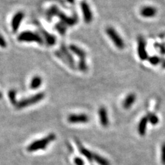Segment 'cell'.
<instances>
[{"mask_svg":"<svg viewBox=\"0 0 165 165\" xmlns=\"http://www.w3.org/2000/svg\"><path fill=\"white\" fill-rule=\"evenodd\" d=\"M56 139V135L54 134H49L48 136L43 138L41 140H38L32 143L30 145L27 147V150L30 152H33L38 151V150L45 149L51 142L54 141Z\"/></svg>","mask_w":165,"mask_h":165,"instance_id":"6da1fadb","label":"cell"},{"mask_svg":"<svg viewBox=\"0 0 165 165\" xmlns=\"http://www.w3.org/2000/svg\"><path fill=\"white\" fill-rule=\"evenodd\" d=\"M44 98L45 94L43 93V92H39V93L34 95V96H30L27 98H25V99L19 101V102H17L15 106L17 109H22L26 108V107L33 105L34 104L40 102V101L42 100Z\"/></svg>","mask_w":165,"mask_h":165,"instance_id":"7a4b0ae2","label":"cell"},{"mask_svg":"<svg viewBox=\"0 0 165 165\" xmlns=\"http://www.w3.org/2000/svg\"><path fill=\"white\" fill-rule=\"evenodd\" d=\"M18 40L24 42H37L41 44L43 43V40L39 34L30 31L23 32L19 35Z\"/></svg>","mask_w":165,"mask_h":165,"instance_id":"3957f363","label":"cell"},{"mask_svg":"<svg viewBox=\"0 0 165 165\" xmlns=\"http://www.w3.org/2000/svg\"><path fill=\"white\" fill-rule=\"evenodd\" d=\"M106 33L110 39L114 43L116 47L120 49V50H123L124 48V46H125V44H124V42L122 39V37H120L117 32L113 28L108 27L106 29Z\"/></svg>","mask_w":165,"mask_h":165,"instance_id":"277c9868","label":"cell"},{"mask_svg":"<svg viewBox=\"0 0 165 165\" xmlns=\"http://www.w3.org/2000/svg\"><path fill=\"white\" fill-rule=\"evenodd\" d=\"M138 54L141 60L144 61L148 59V54L146 50V42L141 36L138 38Z\"/></svg>","mask_w":165,"mask_h":165,"instance_id":"5b68a950","label":"cell"},{"mask_svg":"<svg viewBox=\"0 0 165 165\" xmlns=\"http://www.w3.org/2000/svg\"><path fill=\"white\" fill-rule=\"evenodd\" d=\"M81 8L84 20H85V23L86 24H90L92 19H93V14H92V10L88 4L85 2H81Z\"/></svg>","mask_w":165,"mask_h":165,"instance_id":"8992f818","label":"cell"},{"mask_svg":"<svg viewBox=\"0 0 165 165\" xmlns=\"http://www.w3.org/2000/svg\"><path fill=\"white\" fill-rule=\"evenodd\" d=\"M57 16H58V17H59L63 24H65L66 26H69L76 24L78 22V17L77 15H74L72 17H68L60 10H59V12L57 13Z\"/></svg>","mask_w":165,"mask_h":165,"instance_id":"52a82bcc","label":"cell"},{"mask_svg":"<svg viewBox=\"0 0 165 165\" xmlns=\"http://www.w3.org/2000/svg\"><path fill=\"white\" fill-rule=\"evenodd\" d=\"M68 120L70 123H88L89 118L86 114H71L68 118Z\"/></svg>","mask_w":165,"mask_h":165,"instance_id":"ba28073f","label":"cell"},{"mask_svg":"<svg viewBox=\"0 0 165 165\" xmlns=\"http://www.w3.org/2000/svg\"><path fill=\"white\" fill-rule=\"evenodd\" d=\"M60 51L61 53L63 56L65 57V59L67 60L68 62V65H69V67L72 69L75 68V63L73 57H72V54L69 53V51L68 49L66 48V46L64 44H62L60 48Z\"/></svg>","mask_w":165,"mask_h":165,"instance_id":"9c48e42d","label":"cell"},{"mask_svg":"<svg viewBox=\"0 0 165 165\" xmlns=\"http://www.w3.org/2000/svg\"><path fill=\"white\" fill-rule=\"evenodd\" d=\"M24 13L23 12H19L17 13L13 17V18L12 19V23H11V25H12V28L13 31L14 33H16V32L18 30L20 24H21V22L24 19Z\"/></svg>","mask_w":165,"mask_h":165,"instance_id":"30bf717a","label":"cell"},{"mask_svg":"<svg viewBox=\"0 0 165 165\" xmlns=\"http://www.w3.org/2000/svg\"><path fill=\"white\" fill-rule=\"evenodd\" d=\"M157 12L158 10L155 7L145 6L140 10V14L145 18H151L156 15Z\"/></svg>","mask_w":165,"mask_h":165,"instance_id":"8fae6325","label":"cell"},{"mask_svg":"<svg viewBox=\"0 0 165 165\" xmlns=\"http://www.w3.org/2000/svg\"><path fill=\"white\" fill-rule=\"evenodd\" d=\"M98 116L100 118V122L101 124L103 127H108L109 124V119L108 116V112H107V109L104 107H101V108L98 109Z\"/></svg>","mask_w":165,"mask_h":165,"instance_id":"7c38bea8","label":"cell"},{"mask_svg":"<svg viewBox=\"0 0 165 165\" xmlns=\"http://www.w3.org/2000/svg\"><path fill=\"white\" fill-rule=\"evenodd\" d=\"M76 143H77V145L78 146V148L79 149V151L85 157L88 159L89 161H92L93 160V155L94 153H92L91 151H89V150L85 149L81 144L80 142L77 140L76 139Z\"/></svg>","mask_w":165,"mask_h":165,"instance_id":"4fadbf2b","label":"cell"},{"mask_svg":"<svg viewBox=\"0 0 165 165\" xmlns=\"http://www.w3.org/2000/svg\"><path fill=\"white\" fill-rule=\"evenodd\" d=\"M40 31H41V33H42L43 37H44V39L46 43H47L48 45L52 46V45H54L55 43H56V41H57L56 37L53 36V34H50V33H48L47 31H45L42 28H40Z\"/></svg>","mask_w":165,"mask_h":165,"instance_id":"5bb4252c","label":"cell"},{"mask_svg":"<svg viewBox=\"0 0 165 165\" xmlns=\"http://www.w3.org/2000/svg\"><path fill=\"white\" fill-rule=\"evenodd\" d=\"M69 50H70L72 53H73L74 54H76L77 57H79L80 59H85L86 53L81 48L78 47L76 45H70L69 46Z\"/></svg>","mask_w":165,"mask_h":165,"instance_id":"9a60e30c","label":"cell"},{"mask_svg":"<svg viewBox=\"0 0 165 165\" xmlns=\"http://www.w3.org/2000/svg\"><path fill=\"white\" fill-rule=\"evenodd\" d=\"M148 122H149L148 118H147V116H144L141 118L140 123L138 124V131L139 134L140 136H144L145 134L147 125Z\"/></svg>","mask_w":165,"mask_h":165,"instance_id":"2e32d148","label":"cell"},{"mask_svg":"<svg viewBox=\"0 0 165 165\" xmlns=\"http://www.w3.org/2000/svg\"><path fill=\"white\" fill-rule=\"evenodd\" d=\"M136 99V95L134 94L133 93L129 94L124 100L123 108L124 109H129L131 108L133 105V104L135 103Z\"/></svg>","mask_w":165,"mask_h":165,"instance_id":"e0dca14e","label":"cell"},{"mask_svg":"<svg viewBox=\"0 0 165 165\" xmlns=\"http://www.w3.org/2000/svg\"><path fill=\"white\" fill-rule=\"evenodd\" d=\"M42 84V79L39 76H34L31 80L30 87L32 89H38Z\"/></svg>","mask_w":165,"mask_h":165,"instance_id":"ac0fdd59","label":"cell"},{"mask_svg":"<svg viewBox=\"0 0 165 165\" xmlns=\"http://www.w3.org/2000/svg\"><path fill=\"white\" fill-rule=\"evenodd\" d=\"M93 160L96 162L99 165H110L109 162L107 160V159L104 158L102 156L96 154V153H94Z\"/></svg>","mask_w":165,"mask_h":165,"instance_id":"d6986e66","label":"cell"},{"mask_svg":"<svg viewBox=\"0 0 165 165\" xmlns=\"http://www.w3.org/2000/svg\"><path fill=\"white\" fill-rule=\"evenodd\" d=\"M56 29L57 30V31L59 32L60 34L64 35L66 33V31H67V26L65 24H63V22H61L59 24H57L56 25Z\"/></svg>","mask_w":165,"mask_h":165,"instance_id":"ffe728a7","label":"cell"},{"mask_svg":"<svg viewBox=\"0 0 165 165\" xmlns=\"http://www.w3.org/2000/svg\"><path fill=\"white\" fill-rule=\"evenodd\" d=\"M147 118H148L149 122L153 124V125H155L159 123V119L157 116L154 114H151V113H149V114H147Z\"/></svg>","mask_w":165,"mask_h":165,"instance_id":"44dd1931","label":"cell"},{"mask_svg":"<svg viewBox=\"0 0 165 165\" xmlns=\"http://www.w3.org/2000/svg\"><path fill=\"white\" fill-rule=\"evenodd\" d=\"M8 97H9V99L10 103L14 105H16L17 103V98H16V91L14 89H11L8 93Z\"/></svg>","mask_w":165,"mask_h":165,"instance_id":"7402d4cb","label":"cell"},{"mask_svg":"<svg viewBox=\"0 0 165 165\" xmlns=\"http://www.w3.org/2000/svg\"><path fill=\"white\" fill-rule=\"evenodd\" d=\"M59 8H58L57 6H52L50 9L48 10L47 12V16L49 19H51L52 17H53L54 16L57 15V13L59 12Z\"/></svg>","mask_w":165,"mask_h":165,"instance_id":"603a6c76","label":"cell"},{"mask_svg":"<svg viewBox=\"0 0 165 165\" xmlns=\"http://www.w3.org/2000/svg\"><path fill=\"white\" fill-rule=\"evenodd\" d=\"M79 69L82 72H86L88 70V65H87L85 59H80L79 62Z\"/></svg>","mask_w":165,"mask_h":165,"instance_id":"cb8c5ba5","label":"cell"},{"mask_svg":"<svg viewBox=\"0 0 165 165\" xmlns=\"http://www.w3.org/2000/svg\"><path fill=\"white\" fill-rule=\"evenodd\" d=\"M149 62L153 65H158V63L160 62V58H159L157 56L151 57L149 58Z\"/></svg>","mask_w":165,"mask_h":165,"instance_id":"d4e9b609","label":"cell"},{"mask_svg":"<svg viewBox=\"0 0 165 165\" xmlns=\"http://www.w3.org/2000/svg\"><path fill=\"white\" fill-rule=\"evenodd\" d=\"M162 163L165 165V143H164L162 146V155H161Z\"/></svg>","mask_w":165,"mask_h":165,"instance_id":"484cf974","label":"cell"},{"mask_svg":"<svg viewBox=\"0 0 165 165\" xmlns=\"http://www.w3.org/2000/svg\"><path fill=\"white\" fill-rule=\"evenodd\" d=\"M6 41H5V39H4V37H3L1 34H0V47L2 48H6Z\"/></svg>","mask_w":165,"mask_h":165,"instance_id":"4316f807","label":"cell"},{"mask_svg":"<svg viewBox=\"0 0 165 165\" xmlns=\"http://www.w3.org/2000/svg\"><path fill=\"white\" fill-rule=\"evenodd\" d=\"M74 163L76 165H84V162L81 158L76 157L74 158Z\"/></svg>","mask_w":165,"mask_h":165,"instance_id":"83f0119b","label":"cell"},{"mask_svg":"<svg viewBox=\"0 0 165 165\" xmlns=\"http://www.w3.org/2000/svg\"><path fill=\"white\" fill-rule=\"evenodd\" d=\"M162 66H163V68H165V61L163 63V64H162Z\"/></svg>","mask_w":165,"mask_h":165,"instance_id":"f1b7e54d","label":"cell"},{"mask_svg":"<svg viewBox=\"0 0 165 165\" xmlns=\"http://www.w3.org/2000/svg\"><path fill=\"white\" fill-rule=\"evenodd\" d=\"M68 2H69V3H74V0H67Z\"/></svg>","mask_w":165,"mask_h":165,"instance_id":"f546056e","label":"cell"},{"mask_svg":"<svg viewBox=\"0 0 165 165\" xmlns=\"http://www.w3.org/2000/svg\"><path fill=\"white\" fill-rule=\"evenodd\" d=\"M2 93H1V92H0V98H2Z\"/></svg>","mask_w":165,"mask_h":165,"instance_id":"4dcf8cb0","label":"cell"}]
</instances>
